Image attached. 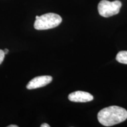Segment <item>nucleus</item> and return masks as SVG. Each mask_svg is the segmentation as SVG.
<instances>
[{"label":"nucleus","mask_w":127,"mask_h":127,"mask_svg":"<svg viewBox=\"0 0 127 127\" xmlns=\"http://www.w3.org/2000/svg\"><path fill=\"white\" fill-rule=\"evenodd\" d=\"M50 126L48 124H46V123H44L42 124H41V127H50Z\"/></svg>","instance_id":"nucleus-8"},{"label":"nucleus","mask_w":127,"mask_h":127,"mask_svg":"<svg viewBox=\"0 0 127 127\" xmlns=\"http://www.w3.org/2000/svg\"><path fill=\"white\" fill-rule=\"evenodd\" d=\"M127 119V111L118 106H110L101 109L98 114V120L105 127H111L125 121Z\"/></svg>","instance_id":"nucleus-1"},{"label":"nucleus","mask_w":127,"mask_h":127,"mask_svg":"<svg viewBox=\"0 0 127 127\" xmlns=\"http://www.w3.org/2000/svg\"><path fill=\"white\" fill-rule=\"evenodd\" d=\"M52 77L50 75H42L35 77L31 79L27 85V88L28 90H32L43 87L51 82Z\"/></svg>","instance_id":"nucleus-4"},{"label":"nucleus","mask_w":127,"mask_h":127,"mask_svg":"<svg viewBox=\"0 0 127 127\" xmlns=\"http://www.w3.org/2000/svg\"><path fill=\"white\" fill-rule=\"evenodd\" d=\"M121 7L122 3L118 0L112 2L107 0H102L98 4V10L100 15L108 18L118 14Z\"/></svg>","instance_id":"nucleus-3"},{"label":"nucleus","mask_w":127,"mask_h":127,"mask_svg":"<svg viewBox=\"0 0 127 127\" xmlns=\"http://www.w3.org/2000/svg\"><path fill=\"white\" fill-rule=\"evenodd\" d=\"M3 51H4V52L5 54H7L8 53V52H9V50H8V49H5V50Z\"/></svg>","instance_id":"nucleus-9"},{"label":"nucleus","mask_w":127,"mask_h":127,"mask_svg":"<svg viewBox=\"0 0 127 127\" xmlns=\"http://www.w3.org/2000/svg\"><path fill=\"white\" fill-rule=\"evenodd\" d=\"M93 99L94 96L91 94L85 91H75L68 95V99L72 102H87L91 101Z\"/></svg>","instance_id":"nucleus-5"},{"label":"nucleus","mask_w":127,"mask_h":127,"mask_svg":"<svg viewBox=\"0 0 127 127\" xmlns=\"http://www.w3.org/2000/svg\"><path fill=\"white\" fill-rule=\"evenodd\" d=\"M18 125H10L9 126H8V127H18Z\"/></svg>","instance_id":"nucleus-10"},{"label":"nucleus","mask_w":127,"mask_h":127,"mask_svg":"<svg viewBox=\"0 0 127 127\" xmlns=\"http://www.w3.org/2000/svg\"><path fill=\"white\" fill-rule=\"evenodd\" d=\"M34 28L37 30L52 29L58 27L62 22L60 15L55 13H47L41 16H36Z\"/></svg>","instance_id":"nucleus-2"},{"label":"nucleus","mask_w":127,"mask_h":127,"mask_svg":"<svg viewBox=\"0 0 127 127\" xmlns=\"http://www.w3.org/2000/svg\"><path fill=\"white\" fill-rule=\"evenodd\" d=\"M5 58V54L4 52V51L2 50H0V65L4 61Z\"/></svg>","instance_id":"nucleus-7"},{"label":"nucleus","mask_w":127,"mask_h":127,"mask_svg":"<svg viewBox=\"0 0 127 127\" xmlns=\"http://www.w3.org/2000/svg\"><path fill=\"white\" fill-rule=\"evenodd\" d=\"M116 60L119 63L127 64V51H121L117 54Z\"/></svg>","instance_id":"nucleus-6"}]
</instances>
